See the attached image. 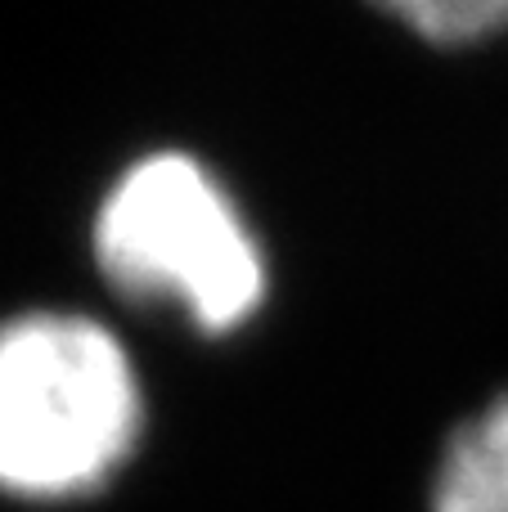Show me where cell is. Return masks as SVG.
I'll return each mask as SVG.
<instances>
[{
  "instance_id": "2",
  "label": "cell",
  "mask_w": 508,
  "mask_h": 512,
  "mask_svg": "<svg viewBox=\"0 0 508 512\" xmlns=\"http://www.w3.org/2000/svg\"><path fill=\"white\" fill-rule=\"evenodd\" d=\"M95 248L126 292L180 301L203 328L248 319L266 288L248 225L212 171L185 153L140 158L108 189Z\"/></svg>"
},
{
  "instance_id": "1",
  "label": "cell",
  "mask_w": 508,
  "mask_h": 512,
  "mask_svg": "<svg viewBox=\"0 0 508 512\" xmlns=\"http://www.w3.org/2000/svg\"><path fill=\"white\" fill-rule=\"evenodd\" d=\"M140 387L113 333L81 315H23L0 328V486L77 495L126 459Z\"/></svg>"
},
{
  "instance_id": "4",
  "label": "cell",
  "mask_w": 508,
  "mask_h": 512,
  "mask_svg": "<svg viewBox=\"0 0 508 512\" xmlns=\"http://www.w3.org/2000/svg\"><path fill=\"white\" fill-rule=\"evenodd\" d=\"M396 14L437 41H468L508 23V0H428V5H401Z\"/></svg>"
},
{
  "instance_id": "3",
  "label": "cell",
  "mask_w": 508,
  "mask_h": 512,
  "mask_svg": "<svg viewBox=\"0 0 508 512\" xmlns=\"http://www.w3.org/2000/svg\"><path fill=\"white\" fill-rule=\"evenodd\" d=\"M432 512H508V396L455 432L437 472Z\"/></svg>"
}]
</instances>
